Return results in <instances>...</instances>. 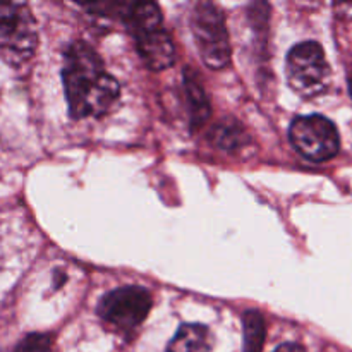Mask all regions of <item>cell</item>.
I'll list each match as a JSON object with an SVG mask.
<instances>
[{"label": "cell", "mask_w": 352, "mask_h": 352, "mask_svg": "<svg viewBox=\"0 0 352 352\" xmlns=\"http://www.w3.org/2000/svg\"><path fill=\"white\" fill-rule=\"evenodd\" d=\"M349 91H351V96H352V78L349 79Z\"/></svg>", "instance_id": "14"}, {"label": "cell", "mask_w": 352, "mask_h": 352, "mask_svg": "<svg viewBox=\"0 0 352 352\" xmlns=\"http://www.w3.org/2000/svg\"><path fill=\"white\" fill-rule=\"evenodd\" d=\"M244 347L243 352H261L265 340L263 316L258 311H248L243 318Z\"/></svg>", "instance_id": "10"}, {"label": "cell", "mask_w": 352, "mask_h": 352, "mask_svg": "<svg viewBox=\"0 0 352 352\" xmlns=\"http://www.w3.org/2000/svg\"><path fill=\"white\" fill-rule=\"evenodd\" d=\"M212 336L206 327L198 323H188L179 329L174 339L168 342L165 352H210Z\"/></svg>", "instance_id": "8"}, {"label": "cell", "mask_w": 352, "mask_h": 352, "mask_svg": "<svg viewBox=\"0 0 352 352\" xmlns=\"http://www.w3.org/2000/svg\"><path fill=\"white\" fill-rule=\"evenodd\" d=\"M38 47L36 21L24 2H0V57L21 65L33 57Z\"/></svg>", "instance_id": "3"}, {"label": "cell", "mask_w": 352, "mask_h": 352, "mask_svg": "<svg viewBox=\"0 0 352 352\" xmlns=\"http://www.w3.org/2000/svg\"><path fill=\"white\" fill-rule=\"evenodd\" d=\"M122 19L136 41V48L146 67L151 71H164L174 64L175 48L170 34L164 28V17L157 3H127Z\"/></svg>", "instance_id": "2"}, {"label": "cell", "mask_w": 352, "mask_h": 352, "mask_svg": "<svg viewBox=\"0 0 352 352\" xmlns=\"http://www.w3.org/2000/svg\"><path fill=\"white\" fill-rule=\"evenodd\" d=\"M191 26L203 62L215 71L227 67L230 62V40L220 7L212 2L196 3L191 14Z\"/></svg>", "instance_id": "4"}, {"label": "cell", "mask_w": 352, "mask_h": 352, "mask_svg": "<svg viewBox=\"0 0 352 352\" xmlns=\"http://www.w3.org/2000/svg\"><path fill=\"white\" fill-rule=\"evenodd\" d=\"M14 352H54L52 337L47 333H31L21 340Z\"/></svg>", "instance_id": "11"}, {"label": "cell", "mask_w": 352, "mask_h": 352, "mask_svg": "<svg viewBox=\"0 0 352 352\" xmlns=\"http://www.w3.org/2000/svg\"><path fill=\"white\" fill-rule=\"evenodd\" d=\"M289 140L306 160L327 162L340 150V136L336 124L323 116H302L292 120Z\"/></svg>", "instance_id": "7"}, {"label": "cell", "mask_w": 352, "mask_h": 352, "mask_svg": "<svg viewBox=\"0 0 352 352\" xmlns=\"http://www.w3.org/2000/svg\"><path fill=\"white\" fill-rule=\"evenodd\" d=\"M243 129H241L237 124H232V126H222L219 131H217V143L222 148H227V150H234L239 143H243Z\"/></svg>", "instance_id": "12"}, {"label": "cell", "mask_w": 352, "mask_h": 352, "mask_svg": "<svg viewBox=\"0 0 352 352\" xmlns=\"http://www.w3.org/2000/svg\"><path fill=\"white\" fill-rule=\"evenodd\" d=\"M285 74L289 86L302 98H315L329 86L330 67L322 45L316 41H302L287 55Z\"/></svg>", "instance_id": "5"}, {"label": "cell", "mask_w": 352, "mask_h": 352, "mask_svg": "<svg viewBox=\"0 0 352 352\" xmlns=\"http://www.w3.org/2000/svg\"><path fill=\"white\" fill-rule=\"evenodd\" d=\"M69 113L74 119L100 117L119 98V82L109 74L100 55L85 41L69 45L62 67Z\"/></svg>", "instance_id": "1"}, {"label": "cell", "mask_w": 352, "mask_h": 352, "mask_svg": "<svg viewBox=\"0 0 352 352\" xmlns=\"http://www.w3.org/2000/svg\"><path fill=\"white\" fill-rule=\"evenodd\" d=\"M151 309V296L144 287L127 285L107 292L98 305V316L116 332L131 336Z\"/></svg>", "instance_id": "6"}, {"label": "cell", "mask_w": 352, "mask_h": 352, "mask_svg": "<svg viewBox=\"0 0 352 352\" xmlns=\"http://www.w3.org/2000/svg\"><path fill=\"white\" fill-rule=\"evenodd\" d=\"M184 88L186 95H188L189 113H191L192 126H201L210 117V102L205 88L201 85V78H199V74L192 67H186Z\"/></svg>", "instance_id": "9"}, {"label": "cell", "mask_w": 352, "mask_h": 352, "mask_svg": "<svg viewBox=\"0 0 352 352\" xmlns=\"http://www.w3.org/2000/svg\"><path fill=\"white\" fill-rule=\"evenodd\" d=\"M274 352H306V351L302 349V347L299 346V344L289 342V344H282V346H278Z\"/></svg>", "instance_id": "13"}]
</instances>
